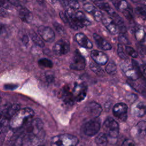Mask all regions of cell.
I'll list each match as a JSON object with an SVG mask.
<instances>
[{"mask_svg": "<svg viewBox=\"0 0 146 146\" xmlns=\"http://www.w3.org/2000/svg\"><path fill=\"white\" fill-rule=\"evenodd\" d=\"M45 136L43 123L39 119H31L11 137L9 146H38Z\"/></svg>", "mask_w": 146, "mask_h": 146, "instance_id": "obj_1", "label": "cell"}, {"mask_svg": "<svg viewBox=\"0 0 146 146\" xmlns=\"http://www.w3.org/2000/svg\"><path fill=\"white\" fill-rule=\"evenodd\" d=\"M34 115V112L31 108L26 107L20 109L10 120L9 123L10 128L15 131L20 129L32 119Z\"/></svg>", "mask_w": 146, "mask_h": 146, "instance_id": "obj_2", "label": "cell"}, {"mask_svg": "<svg viewBox=\"0 0 146 146\" xmlns=\"http://www.w3.org/2000/svg\"><path fill=\"white\" fill-rule=\"evenodd\" d=\"M79 140L75 136L70 134H62L52 137L51 146H76Z\"/></svg>", "mask_w": 146, "mask_h": 146, "instance_id": "obj_3", "label": "cell"}, {"mask_svg": "<svg viewBox=\"0 0 146 146\" xmlns=\"http://www.w3.org/2000/svg\"><path fill=\"white\" fill-rule=\"evenodd\" d=\"M136 62L132 60V63L125 61L121 62L120 67L125 76L132 80H137L139 77V72H140V67L136 64Z\"/></svg>", "mask_w": 146, "mask_h": 146, "instance_id": "obj_4", "label": "cell"}, {"mask_svg": "<svg viewBox=\"0 0 146 146\" xmlns=\"http://www.w3.org/2000/svg\"><path fill=\"white\" fill-rule=\"evenodd\" d=\"M103 129L105 133L112 138L117 137L119 132V124L112 117H107L103 124Z\"/></svg>", "mask_w": 146, "mask_h": 146, "instance_id": "obj_5", "label": "cell"}, {"mask_svg": "<svg viewBox=\"0 0 146 146\" xmlns=\"http://www.w3.org/2000/svg\"><path fill=\"white\" fill-rule=\"evenodd\" d=\"M100 128V121L98 118H92L83 126V133L88 136H93L98 133Z\"/></svg>", "mask_w": 146, "mask_h": 146, "instance_id": "obj_6", "label": "cell"}, {"mask_svg": "<svg viewBox=\"0 0 146 146\" xmlns=\"http://www.w3.org/2000/svg\"><path fill=\"white\" fill-rule=\"evenodd\" d=\"M70 66L71 68L77 71L82 70L85 68L86 60L78 50L74 51Z\"/></svg>", "mask_w": 146, "mask_h": 146, "instance_id": "obj_7", "label": "cell"}, {"mask_svg": "<svg viewBox=\"0 0 146 146\" xmlns=\"http://www.w3.org/2000/svg\"><path fill=\"white\" fill-rule=\"evenodd\" d=\"M53 52L57 55H63L67 54L70 51V42L66 39L58 40L52 47Z\"/></svg>", "mask_w": 146, "mask_h": 146, "instance_id": "obj_8", "label": "cell"}, {"mask_svg": "<svg viewBox=\"0 0 146 146\" xmlns=\"http://www.w3.org/2000/svg\"><path fill=\"white\" fill-rule=\"evenodd\" d=\"M127 106L124 103H118L114 105L112 110L113 115L121 121H125L127 117Z\"/></svg>", "mask_w": 146, "mask_h": 146, "instance_id": "obj_9", "label": "cell"}, {"mask_svg": "<svg viewBox=\"0 0 146 146\" xmlns=\"http://www.w3.org/2000/svg\"><path fill=\"white\" fill-rule=\"evenodd\" d=\"M38 33L42 39L47 42H52L55 38L54 31L48 26H40L38 29Z\"/></svg>", "mask_w": 146, "mask_h": 146, "instance_id": "obj_10", "label": "cell"}, {"mask_svg": "<svg viewBox=\"0 0 146 146\" xmlns=\"http://www.w3.org/2000/svg\"><path fill=\"white\" fill-rule=\"evenodd\" d=\"M87 86L84 83H75L72 90L75 101L80 102L84 100L87 94Z\"/></svg>", "mask_w": 146, "mask_h": 146, "instance_id": "obj_11", "label": "cell"}, {"mask_svg": "<svg viewBox=\"0 0 146 146\" xmlns=\"http://www.w3.org/2000/svg\"><path fill=\"white\" fill-rule=\"evenodd\" d=\"M91 56L95 63L99 66L105 65L108 62V56L102 51L94 50L91 52Z\"/></svg>", "mask_w": 146, "mask_h": 146, "instance_id": "obj_12", "label": "cell"}, {"mask_svg": "<svg viewBox=\"0 0 146 146\" xmlns=\"http://www.w3.org/2000/svg\"><path fill=\"white\" fill-rule=\"evenodd\" d=\"M84 10L87 13L91 14L96 21H102L103 18V14L100 11L97 9L92 4L87 2L83 5V6Z\"/></svg>", "mask_w": 146, "mask_h": 146, "instance_id": "obj_13", "label": "cell"}, {"mask_svg": "<svg viewBox=\"0 0 146 146\" xmlns=\"http://www.w3.org/2000/svg\"><path fill=\"white\" fill-rule=\"evenodd\" d=\"M86 107L87 112L93 118H98L102 111V108L100 105L95 102H90Z\"/></svg>", "mask_w": 146, "mask_h": 146, "instance_id": "obj_14", "label": "cell"}, {"mask_svg": "<svg viewBox=\"0 0 146 146\" xmlns=\"http://www.w3.org/2000/svg\"><path fill=\"white\" fill-rule=\"evenodd\" d=\"M102 21L107 29L112 34H116L119 31V29L117 25L110 17H103Z\"/></svg>", "mask_w": 146, "mask_h": 146, "instance_id": "obj_15", "label": "cell"}, {"mask_svg": "<svg viewBox=\"0 0 146 146\" xmlns=\"http://www.w3.org/2000/svg\"><path fill=\"white\" fill-rule=\"evenodd\" d=\"M76 42L82 47L91 49L92 48V43L87 36L83 33H78L75 36Z\"/></svg>", "mask_w": 146, "mask_h": 146, "instance_id": "obj_16", "label": "cell"}, {"mask_svg": "<svg viewBox=\"0 0 146 146\" xmlns=\"http://www.w3.org/2000/svg\"><path fill=\"white\" fill-rule=\"evenodd\" d=\"M93 37L98 47L100 49L103 50H110L112 48L111 45L98 34L94 33Z\"/></svg>", "mask_w": 146, "mask_h": 146, "instance_id": "obj_17", "label": "cell"}, {"mask_svg": "<svg viewBox=\"0 0 146 146\" xmlns=\"http://www.w3.org/2000/svg\"><path fill=\"white\" fill-rule=\"evenodd\" d=\"M18 13L20 18L23 22L29 23L33 19V15L25 7L19 6Z\"/></svg>", "mask_w": 146, "mask_h": 146, "instance_id": "obj_18", "label": "cell"}, {"mask_svg": "<svg viewBox=\"0 0 146 146\" xmlns=\"http://www.w3.org/2000/svg\"><path fill=\"white\" fill-rule=\"evenodd\" d=\"M111 18L113 20V21L115 22V23L117 25V26L119 27V31L122 33H124L126 31V27L124 25V21L122 19V18L118 15L116 13L115 11L110 15Z\"/></svg>", "mask_w": 146, "mask_h": 146, "instance_id": "obj_19", "label": "cell"}, {"mask_svg": "<svg viewBox=\"0 0 146 146\" xmlns=\"http://www.w3.org/2000/svg\"><path fill=\"white\" fill-rule=\"evenodd\" d=\"M62 98L63 101L67 104H72L75 101L72 92H70L68 87H64L62 91Z\"/></svg>", "mask_w": 146, "mask_h": 146, "instance_id": "obj_20", "label": "cell"}, {"mask_svg": "<svg viewBox=\"0 0 146 146\" xmlns=\"http://www.w3.org/2000/svg\"><path fill=\"white\" fill-rule=\"evenodd\" d=\"M75 16L77 20L83 26H89L91 24V22L88 19V18L86 16V15L81 11L79 10H75L74 12Z\"/></svg>", "mask_w": 146, "mask_h": 146, "instance_id": "obj_21", "label": "cell"}, {"mask_svg": "<svg viewBox=\"0 0 146 146\" xmlns=\"http://www.w3.org/2000/svg\"><path fill=\"white\" fill-rule=\"evenodd\" d=\"M132 111L136 116L142 117L146 113V107L143 103L140 102L133 108Z\"/></svg>", "mask_w": 146, "mask_h": 146, "instance_id": "obj_22", "label": "cell"}, {"mask_svg": "<svg viewBox=\"0 0 146 146\" xmlns=\"http://www.w3.org/2000/svg\"><path fill=\"white\" fill-rule=\"evenodd\" d=\"M94 3L99 9L105 11L108 14H109L110 15H111L114 12V11L107 2L103 1H95Z\"/></svg>", "mask_w": 146, "mask_h": 146, "instance_id": "obj_23", "label": "cell"}, {"mask_svg": "<svg viewBox=\"0 0 146 146\" xmlns=\"http://www.w3.org/2000/svg\"><path fill=\"white\" fill-rule=\"evenodd\" d=\"M95 142L98 146H106L108 143V136L104 132L100 133L96 137Z\"/></svg>", "mask_w": 146, "mask_h": 146, "instance_id": "obj_24", "label": "cell"}, {"mask_svg": "<svg viewBox=\"0 0 146 146\" xmlns=\"http://www.w3.org/2000/svg\"><path fill=\"white\" fill-rule=\"evenodd\" d=\"M136 132L139 135H146V121H141L136 126Z\"/></svg>", "mask_w": 146, "mask_h": 146, "instance_id": "obj_25", "label": "cell"}, {"mask_svg": "<svg viewBox=\"0 0 146 146\" xmlns=\"http://www.w3.org/2000/svg\"><path fill=\"white\" fill-rule=\"evenodd\" d=\"M64 7L67 8H70L73 10H76L79 7V4L78 1H61Z\"/></svg>", "mask_w": 146, "mask_h": 146, "instance_id": "obj_26", "label": "cell"}, {"mask_svg": "<svg viewBox=\"0 0 146 146\" xmlns=\"http://www.w3.org/2000/svg\"><path fill=\"white\" fill-rule=\"evenodd\" d=\"M112 3L113 5L120 11L123 12L124 10L127 9L129 8L128 4L127 2L125 1H112Z\"/></svg>", "mask_w": 146, "mask_h": 146, "instance_id": "obj_27", "label": "cell"}, {"mask_svg": "<svg viewBox=\"0 0 146 146\" xmlns=\"http://www.w3.org/2000/svg\"><path fill=\"white\" fill-rule=\"evenodd\" d=\"M30 36L33 41L34 43H35L36 45H38L39 47H43L44 46V43L42 40V39L34 31L30 32Z\"/></svg>", "mask_w": 146, "mask_h": 146, "instance_id": "obj_28", "label": "cell"}, {"mask_svg": "<svg viewBox=\"0 0 146 146\" xmlns=\"http://www.w3.org/2000/svg\"><path fill=\"white\" fill-rule=\"evenodd\" d=\"M38 65L40 67L44 68H51L53 66V63L50 59L47 58H42L40 59L38 62Z\"/></svg>", "mask_w": 146, "mask_h": 146, "instance_id": "obj_29", "label": "cell"}, {"mask_svg": "<svg viewBox=\"0 0 146 146\" xmlns=\"http://www.w3.org/2000/svg\"><path fill=\"white\" fill-rule=\"evenodd\" d=\"M90 68L94 72L99 76L103 75L104 74V71L102 68L100 67L99 65L95 62H91L90 64Z\"/></svg>", "mask_w": 146, "mask_h": 146, "instance_id": "obj_30", "label": "cell"}, {"mask_svg": "<svg viewBox=\"0 0 146 146\" xmlns=\"http://www.w3.org/2000/svg\"><path fill=\"white\" fill-rule=\"evenodd\" d=\"M145 36V33L141 27L137 28L135 32V36L139 42H143Z\"/></svg>", "mask_w": 146, "mask_h": 146, "instance_id": "obj_31", "label": "cell"}, {"mask_svg": "<svg viewBox=\"0 0 146 146\" xmlns=\"http://www.w3.org/2000/svg\"><path fill=\"white\" fill-rule=\"evenodd\" d=\"M106 71L109 74H113L116 72L117 67L115 63L113 61H110L106 66Z\"/></svg>", "mask_w": 146, "mask_h": 146, "instance_id": "obj_32", "label": "cell"}, {"mask_svg": "<svg viewBox=\"0 0 146 146\" xmlns=\"http://www.w3.org/2000/svg\"><path fill=\"white\" fill-rule=\"evenodd\" d=\"M136 12L143 16H146V1L142 2L141 6H138L136 8Z\"/></svg>", "mask_w": 146, "mask_h": 146, "instance_id": "obj_33", "label": "cell"}, {"mask_svg": "<svg viewBox=\"0 0 146 146\" xmlns=\"http://www.w3.org/2000/svg\"><path fill=\"white\" fill-rule=\"evenodd\" d=\"M117 54L120 58L124 60H127L128 57L125 54V52L123 49V47L121 43H119L117 46Z\"/></svg>", "mask_w": 146, "mask_h": 146, "instance_id": "obj_34", "label": "cell"}, {"mask_svg": "<svg viewBox=\"0 0 146 146\" xmlns=\"http://www.w3.org/2000/svg\"><path fill=\"white\" fill-rule=\"evenodd\" d=\"M125 51L127 54H128L133 58H136L137 57V52L135 50V49H133L132 47L130 46H126L125 47Z\"/></svg>", "mask_w": 146, "mask_h": 146, "instance_id": "obj_35", "label": "cell"}, {"mask_svg": "<svg viewBox=\"0 0 146 146\" xmlns=\"http://www.w3.org/2000/svg\"><path fill=\"white\" fill-rule=\"evenodd\" d=\"M53 25L54 26V27L55 28L56 31L59 33V34H63L64 33H65V31H64V29L63 28L62 26L60 24H59L58 22H54L53 23Z\"/></svg>", "mask_w": 146, "mask_h": 146, "instance_id": "obj_36", "label": "cell"}, {"mask_svg": "<svg viewBox=\"0 0 146 146\" xmlns=\"http://www.w3.org/2000/svg\"><path fill=\"white\" fill-rule=\"evenodd\" d=\"M45 76H46V80L48 83H51L54 80V76L52 74H50V72L49 73L47 72L46 74L45 75Z\"/></svg>", "mask_w": 146, "mask_h": 146, "instance_id": "obj_37", "label": "cell"}, {"mask_svg": "<svg viewBox=\"0 0 146 146\" xmlns=\"http://www.w3.org/2000/svg\"><path fill=\"white\" fill-rule=\"evenodd\" d=\"M121 146H135V144L132 140L126 139L123 141Z\"/></svg>", "mask_w": 146, "mask_h": 146, "instance_id": "obj_38", "label": "cell"}, {"mask_svg": "<svg viewBox=\"0 0 146 146\" xmlns=\"http://www.w3.org/2000/svg\"><path fill=\"white\" fill-rule=\"evenodd\" d=\"M140 72L143 75L144 78L146 79V64H142L140 66Z\"/></svg>", "mask_w": 146, "mask_h": 146, "instance_id": "obj_39", "label": "cell"}, {"mask_svg": "<svg viewBox=\"0 0 146 146\" xmlns=\"http://www.w3.org/2000/svg\"><path fill=\"white\" fill-rule=\"evenodd\" d=\"M18 87L17 85H15L13 84H8L4 86V88L6 90H14L15 89Z\"/></svg>", "mask_w": 146, "mask_h": 146, "instance_id": "obj_40", "label": "cell"}, {"mask_svg": "<svg viewBox=\"0 0 146 146\" xmlns=\"http://www.w3.org/2000/svg\"><path fill=\"white\" fill-rule=\"evenodd\" d=\"M119 40H120L121 43H124V44H128V39H127L125 38V36H124L123 34L120 35L119 37Z\"/></svg>", "mask_w": 146, "mask_h": 146, "instance_id": "obj_41", "label": "cell"}, {"mask_svg": "<svg viewBox=\"0 0 146 146\" xmlns=\"http://www.w3.org/2000/svg\"><path fill=\"white\" fill-rule=\"evenodd\" d=\"M28 41H29L28 36H26V35H25V36L23 37V42L25 44H27V43H28Z\"/></svg>", "mask_w": 146, "mask_h": 146, "instance_id": "obj_42", "label": "cell"}, {"mask_svg": "<svg viewBox=\"0 0 146 146\" xmlns=\"http://www.w3.org/2000/svg\"><path fill=\"white\" fill-rule=\"evenodd\" d=\"M38 146H44V145H38Z\"/></svg>", "mask_w": 146, "mask_h": 146, "instance_id": "obj_43", "label": "cell"}]
</instances>
